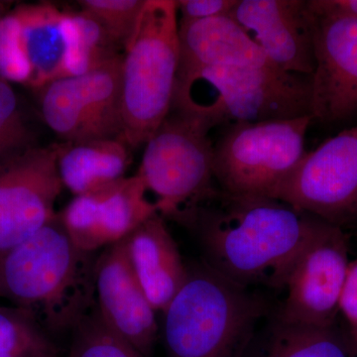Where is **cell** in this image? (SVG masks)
<instances>
[{
	"mask_svg": "<svg viewBox=\"0 0 357 357\" xmlns=\"http://www.w3.org/2000/svg\"><path fill=\"white\" fill-rule=\"evenodd\" d=\"M325 220L280 199L220 188L180 225L198 239L203 261L230 280L282 291L291 269Z\"/></svg>",
	"mask_w": 357,
	"mask_h": 357,
	"instance_id": "1",
	"label": "cell"
},
{
	"mask_svg": "<svg viewBox=\"0 0 357 357\" xmlns=\"http://www.w3.org/2000/svg\"><path fill=\"white\" fill-rule=\"evenodd\" d=\"M98 255L73 243L58 213L0 255V297L29 312L50 335L72 333L96 306Z\"/></svg>",
	"mask_w": 357,
	"mask_h": 357,
	"instance_id": "2",
	"label": "cell"
},
{
	"mask_svg": "<svg viewBox=\"0 0 357 357\" xmlns=\"http://www.w3.org/2000/svg\"><path fill=\"white\" fill-rule=\"evenodd\" d=\"M266 301L201 262L164 311L168 357H244L266 314Z\"/></svg>",
	"mask_w": 357,
	"mask_h": 357,
	"instance_id": "3",
	"label": "cell"
},
{
	"mask_svg": "<svg viewBox=\"0 0 357 357\" xmlns=\"http://www.w3.org/2000/svg\"><path fill=\"white\" fill-rule=\"evenodd\" d=\"M312 77L278 68H204L177 77L172 109L225 123L312 116Z\"/></svg>",
	"mask_w": 357,
	"mask_h": 357,
	"instance_id": "4",
	"label": "cell"
},
{
	"mask_svg": "<svg viewBox=\"0 0 357 357\" xmlns=\"http://www.w3.org/2000/svg\"><path fill=\"white\" fill-rule=\"evenodd\" d=\"M173 0H146L121 58L122 140L139 147L172 109L178 70Z\"/></svg>",
	"mask_w": 357,
	"mask_h": 357,
	"instance_id": "5",
	"label": "cell"
},
{
	"mask_svg": "<svg viewBox=\"0 0 357 357\" xmlns=\"http://www.w3.org/2000/svg\"><path fill=\"white\" fill-rule=\"evenodd\" d=\"M211 130L199 117L172 109L145 143L136 176L160 217L180 223L218 189Z\"/></svg>",
	"mask_w": 357,
	"mask_h": 357,
	"instance_id": "6",
	"label": "cell"
},
{
	"mask_svg": "<svg viewBox=\"0 0 357 357\" xmlns=\"http://www.w3.org/2000/svg\"><path fill=\"white\" fill-rule=\"evenodd\" d=\"M312 116L236 122L213 144V176L229 194L272 198L304 158Z\"/></svg>",
	"mask_w": 357,
	"mask_h": 357,
	"instance_id": "7",
	"label": "cell"
},
{
	"mask_svg": "<svg viewBox=\"0 0 357 357\" xmlns=\"http://www.w3.org/2000/svg\"><path fill=\"white\" fill-rule=\"evenodd\" d=\"M272 198L342 227L357 218V126L307 152Z\"/></svg>",
	"mask_w": 357,
	"mask_h": 357,
	"instance_id": "8",
	"label": "cell"
},
{
	"mask_svg": "<svg viewBox=\"0 0 357 357\" xmlns=\"http://www.w3.org/2000/svg\"><path fill=\"white\" fill-rule=\"evenodd\" d=\"M72 13L51 4L17 7L0 22V77L44 88L67 77Z\"/></svg>",
	"mask_w": 357,
	"mask_h": 357,
	"instance_id": "9",
	"label": "cell"
},
{
	"mask_svg": "<svg viewBox=\"0 0 357 357\" xmlns=\"http://www.w3.org/2000/svg\"><path fill=\"white\" fill-rule=\"evenodd\" d=\"M349 262L342 227L326 223L291 269L274 318L288 325H335Z\"/></svg>",
	"mask_w": 357,
	"mask_h": 357,
	"instance_id": "10",
	"label": "cell"
},
{
	"mask_svg": "<svg viewBox=\"0 0 357 357\" xmlns=\"http://www.w3.org/2000/svg\"><path fill=\"white\" fill-rule=\"evenodd\" d=\"M63 189L56 144L30 148L0 164V255L57 217Z\"/></svg>",
	"mask_w": 357,
	"mask_h": 357,
	"instance_id": "11",
	"label": "cell"
},
{
	"mask_svg": "<svg viewBox=\"0 0 357 357\" xmlns=\"http://www.w3.org/2000/svg\"><path fill=\"white\" fill-rule=\"evenodd\" d=\"M155 215L156 206L136 175L74 197L59 213L73 243L93 253L124 241Z\"/></svg>",
	"mask_w": 357,
	"mask_h": 357,
	"instance_id": "12",
	"label": "cell"
},
{
	"mask_svg": "<svg viewBox=\"0 0 357 357\" xmlns=\"http://www.w3.org/2000/svg\"><path fill=\"white\" fill-rule=\"evenodd\" d=\"M314 52L312 121L349 119L357 114V20L314 16Z\"/></svg>",
	"mask_w": 357,
	"mask_h": 357,
	"instance_id": "13",
	"label": "cell"
},
{
	"mask_svg": "<svg viewBox=\"0 0 357 357\" xmlns=\"http://www.w3.org/2000/svg\"><path fill=\"white\" fill-rule=\"evenodd\" d=\"M229 15L275 67L312 76L314 16L307 0H237Z\"/></svg>",
	"mask_w": 357,
	"mask_h": 357,
	"instance_id": "14",
	"label": "cell"
},
{
	"mask_svg": "<svg viewBox=\"0 0 357 357\" xmlns=\"http://www.w3.org/2000/svg\"><path fill=\"white\" fill-rule=\"evenodd\" d=\"M95 287L103 321L143 356H151L158 333L157 312L134 273L126 239L98 255Z\"/></svg>",
	"mask_w": 357,
	"mask_h": 357,
	"instance_id": "15",
	"label": "cell"
},
{
	"mask_svg": "<svg viewBox=\"0 0 357 357\" xmlns=\"http://www.w3.org/2000/svg\"><path fill=\"white\" fill-rule=\"evenodd\" d=\"M178 76L204 68L275 67L229 14L178 21Z\"/></svg>",
	"mask_w": 357,
	"mask_h": 357,
	"instance_id": "16",
	"label": "cell"
},
{
	"mask_svg": "<svg viewBox=\"0 0 357 357\" xmlns=\"http://www.w3.org/2000/svg\"><path fill=\"white\" fill-rule=\"evenodd\" d=\"M131 266L155 311L164 312L184 285L188 266L159 215L126 238Z\"/></svg>",
	"mask_w": 357,
	"mask_h": 357,
	"instance_id": "17",
	"label": "cell"
},
{
	"mask_svg": "<svg viewBox=\"0 0 357 357\" xmlns=\"http://www.w3.org/2000/svg\"><path fill=\"white\" fill-rule=\"evenodd\" d=\"M56 148L61 182L74 197L126 178L130 165L129 146L121 138L64 142Z\"/></svg>",
	"mask_w": 357,
	"mask_h": 357,
	"instance_id": "18",
	"label": "cell"
},
{
	"mask_svg": "<svg viewBox=\"0 0 357 357\" xmlns=\"http://www.w3.org/2000/svg\"><path fill=\"white\" fill-rule=\"evenodd\" d=\"M244 357H357V337L337 323L288 325L272 317Z\"/></svg>",
	"mask_w": 357,
	"mask_h": 357,
	"instance_id": "19",
	"label": "cell"
},
{
	"mask_svg": "<svg viewBox=\"0 0 357 357\" xmlns=\"http://www.w3.org/2000/svg\"><path fill=\"white\" fill-rule=\"evenodd\" d=\"M41 112L45 123L65 142L105 139L84 109L70 77L42 88Z\"/></svg>",
	"mask_w": 357,
	"mask_h": 357,
	"instance_id": "20",
	"label": "cell"
},
{
	"mask_svg": "<svg viewBox=\"0 0 357 357\" xmlns=\"http://www.w3.org/2000/svg\"><path fill=\"white\" fill-rule=\"evenodd\" d=\"M0 357H58V349L29 312L0 306Z\"/></svg>",
	"mask_w": 357,
	"mask_h": 357,
	"instance_id": "21",
	"label": "cell"
},
{
	"mask_svg": "<svg viewBox=\"0 0 357 357\" xmlns=\"http://www.w3.org/2000/svg\"><path fill=\"white\" fill-rule=\"evenodd\" d=\"M73 42L67 77L81 76L117 57L115 44L105 29L83 13H72Z\"/></svg>",
	"mask_w": 357,
	"mask_h": 357,
	"instance_id": "22",
	"label": "cell"
},
{
	"mask_svg": "<svg viewBox=\"0 0 357 357\" xmlns=\"http://www.w3.org/2000/svg\"><path fill=\"white\" fill-rule=\"evenodd\" d=\"M67 357H145L103 321L96 307L72 331Z\"/></svg>",
	"mask_w": 357,
	"mask_h": 357,
	"instance_id": "23",
	"label": "cell"
},
{
	"mask_svg": "<svg viewBox=\"0 0 357 357\" xmlns=\"http://www.w3.org/2000/svg\"><path fill=\"white\" fill-rule=\"evenodd\" d=\"M146 0H82V11L102 26L115 44L128 43Z\"/></svg>",
	"mask_w": 357,
	"mask_h": 357,
	"instance_id": "24",
	"label": "cell"
},
{
	"mask_svg": "<svg viewBox=\"0 0 357 357\" xmlns=\"http://www.w3.org/2000/svg\"><path fill=\"white\" fill-rule=\"evenodd\" d=\"M31 142L15 91L0 77V164L32 148Z\"/></svg>",
	"mask_w": 357,
	"mask_h": 357,
	"instance_id": "25",
	"label": "cell"
},
{
	"mask_svg": "<svg viewBox=\"0 0 357 357\" xmlns=\"http://www.w3.org/2000/svg\"><path fill=\"white\" fill-rule=\"evenodd\" d=\"M176 2L180 21H196L230 13L237 0H178Z\"/></svg>",
	"mask_w": 357,
	"mask_h": 357,
	"instance_id": "26",
	"label": "cell"
},
{
	"mask_svg": "<svg viewBox=\"0 0 357 357\" xmlns=\"http://www.w3.org/2000/svg\"><path fill=\"white\" fill-rule=\"evenodd\" d=\"M340 312L357 337V258L349 262L340 300Z\"/></svg>",
	"mask_w": 357,
	"mask_h": 357,
	"instance_id": "27",
	"label": "cell"
},
{
	"mask_svg": "<svg viewBox=\"0 0 357 357\" xmlns=\"http://www.w3.org/2000/svg\"><path fill=\"white\" fill-rule=\"evenodd\" d=\"M314 16H335L357 20V0H307Z\"/></svg>",
	"mask_w": 357,
	"mask_h": 357,
	"instance_id": "28",
	"label": "cell"
},
{
	"mask_svg": "<svg viewBox=\"0 0 357 357\" xmlns=\"http://www.w3.org/2000/svg\"><path fill=\"white\" fill-rule=\"evenodd\" d=\"M2 11H3V9H2V6L0 4V22H1L2 18H3V14H2Z\"/></svg>",
	"mask_w": 357,
	"mask_h": 357,
	"instance_id": "29",
	"label": "cell"
}]
</instances>
